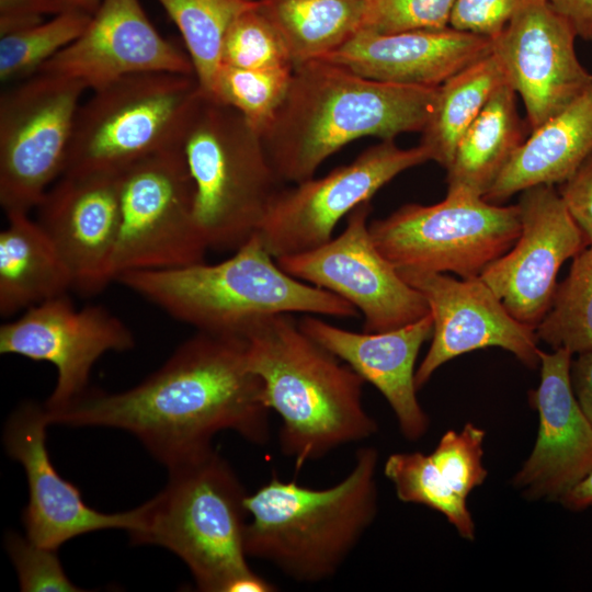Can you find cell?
Here are the masks:
<instances>
[{
  "label": "cell",
  "instance_id": "obj_31",
  "mask_svg": "<svg viewBox=\"0 0 592 592\" xmlns=\"http://www.w3.org/2000/svg\"><path fill=\"white\" fill-rule=\"evenodd\" d=\"M384 474L392 482L400 501L424 504L441 512L462 537L474 539L475 524L466 499L449 486L430 454H391L385 463Z\"/></svg>",
  "mask_w": 592,
  "mask_h": 592
},
{
  "label": "cell",
  "instance_id": "obj_5",
  "mask_svg": "<svg viewBox=\"0 0 592 592\" xmlns=\"http://www.w3.org/2000/svg\"><path fill=\"white\" fill-rule=\"evenodd\" d=\"M378 453L356 451L351 471L323 489L277 475L246 497L251 515L244 533L248 557L265 560L298 582L331 578L375 520Z\"/></svg>",
  "mask_w": 592,
  "mask_h": 592
},
{
  "label": "cell",
  "instance_id": "obj_26",
  "mask_svg": "<svg viewBox=\"0 0 592 592\" xmlns=\"http://www.w3.org/2000/svg\"><path fill=\"white\" fill-rule=\"evenodd\" d=\"M524 140L516 93L506 82L458 141L446 169L447 194L483 198Z\"/></svg>",
  "mask_w": 592,
  "mask_h": 592
},
{
  "label": "cell",
  "instance_id": "obj_40",
  "mask_svg": "<svg viewBox=\"0 0 592 592\" xmlns=\"http://www.w3.org/2000/svg\"><path fill=\"white\" fill-rule=\"evenodd\" d=\"M68 8L60 0H0V36L44 22Z\"/></svg>",
  "mask_w": 592,
  "mask_h": 592
},
{
  "label": "cell",
  "instance_id": "obj_13",
  "mask_svg": "<svg viewBox=\"0 0 592 592\" xmlns=\"http://www.w3.org/2000/svg\"><path fill=\"white\" fill-rule=\"evenodd\" d=\"M372 210L371 202L358 205L338 237L275 260L293 277L353 305L364 317L363 331L385 332L419 320L430 309L375 246L368 228Z\"/></svg>",
  "mask_w": 592,
  "mask_h": 592
},
{
  "label": "cell",
  "instance_id": "obj_37",
  "mask_svg": "<svg viewBox=\"0 0 592 592\" xmlns=\"http://www.w3.org/2000/svg\"><path fill=\"white\" fill-rule=\"evenodd\" d=\"M5 547L15 567L23 592L82 591L67 577L57 549L41 546L16 533L5 536Z\"/></svg>",
  "mask_w": 592,
  "mask_h": 592
},
{
  "label": "cell",
  "instance_id": "obj_41",
  "mask_svg": "<svg viewBox=\"0 0 592 592\" xmlns=\"http://www.w3.org/2000/svg\"><path fill=\"white\" fill-rule=\"evenodd\" d=\"M570 375L576 398L592 425V350L572 361Z\"/></svg>",
  "mask_w": 592,
  "mask_h": 592
},
{
  "label": "cell",
  "instance_id": "obj_14",
  "mask_svg": "<svg viewBox=\"0 0 592 592\" xmlns=\"http://www.w3.org/2000/svg\"><path fill=\"white\" fill-rule=\"evenodd\" d=\"M135 346L128 327L102 306L77 309L67 295L27 308L0 327V353L48 362L57 371L48 411L60 410L86 394L95 362L107 352Z\"/></svg>",
  "mask_w": 592,
  "mask_h": 592
},
{
  "label": "cell",
  "instance_id": "obj_19",
  "mask_svg": "<svg viewBox=\"0 0 592 592\" xmlns=\"http://www.w3.org/2000/svg\"><path fill=\"white\" fill-rule=\"evenodd\" d=\"M49 424L44 405L25 402L4 428L5 449L23 466L27 478L29 503L22 514L26 537L58 549L67 540L94 531H135L140 524V506L119 513L99 512L84 503L76 486L60 477L46 447Z\"/></svg>",
  "mask_w": 592,
  "mask_h": 592
},
{
  "label": "cell",
  "instance_id": "obj_16",
  "mask_svg": "<svg viewBox=\"0 0 592 592\" xmlns=\"http://www.w3.org/2000/svg\"><path fill=\"white\" fill-rule=\"evenodd\" d=\"M398 272L422 294L434 322L430 349L415 371L417 389L449 360L489 346L511 352L530 368L539 365L535 329L516 320L480 276L456 280L412 269Z\"/></svg>",
  "mask_w": 592,
  "mask_h": 592
},
{
  "label": "cell",
  "instance_id": "obj_36",
  "mask_svg": "<svg viewBox=\"0 0 592 592\" xmlns=\"http://www.w3.org/2000/svg\"><path fill=\"white\" fill-rule=\"evenodd\" d=\"M483 440L485 431L467 423L459 432L447 431L430 454L451 487L465 499L487 477Z\"/></svg>",
  "mask_w": 592,
  "mask_h": 592
},
{
  "label": "cell",
  "instance_id": "obj_17",
  "mask_svg": "<svg viewBox=\"0 0 592 592\" xmlns=\"http://www.w3.org/2000/svg\"><path fill=\"white\" fill-rule=\"evenodd\" d=\"M577 33L547 0L527 5L492 38L508 83L521 98L531 132L592 84L576 53Z\"/></svg>",
  "mask_w": 592,
  "mask_h": 592
},
{
  "label": "cell",
  "instance_id": "obj_28",
  "mask_svg": "<svg viewBox=\"0 0 592 592\" xmlns=\"http://www.w3.org/2000/svg\"><path fill=\"white\" fill-rule=\"evenodd\" d=\"M506 82L503 67L492 52L437 87L433 109L421 132L420 141L430 160L445 169L449 167L462 136L492 93Z\"/></svg>",
  "mask_w": 592,
  "mask_h": 592
},
{
  "label": "cell",
  "instance_id": "obj_1",
  "mask_svg": "<svg viewBox=\"0 0 592 592\" xmlns=\"http://www.w3.org/2000/svg\"><path fill=\"white\" fill-rule=\"evenodd\" d=\"M246 350V340L198 331L137 386L86 392L60 410L46 409L49 422L127 431L168 469L213 449L220 431L264 445L271 410Z\"/></svg>",
  "mask_w": 592,
  "mask_h": 592
},
{
  "label": "cell",
  "instance_id": "obj_27",
  "mask_svg": "<svg viewBox=\"0 0 592 592\" xmlns=\"http://www.w3.org/2000/svg\"><path fill=\"white\" fill-rule=\"evenodd\" d=\"M294 67L325 58L362 24L365 0H258Z\"/></svg>",
  "mask_w": 592,
  "mask_h": 592
},
{
  "label": "cell",
  "instance_id": "obj_35",
  "mask_svg": "<svg viewBox=\"0 0 592 592\" xmlns=\"http://www.w3.org/2000/svg\"><path fill=\"white\" fill-rule=\"evenodd\" d=\"M456 0H365L360 30L382 34L449 27Z\"/></svg>",
  "mask_w": 592,
  "mask_h": 592
},
{
  "label": "cell",
  "instance_id": "obj_23",
  "mask_svg": "<svg viewBox=\"0 0 592 592\" xmlns=\"http://www.w3.org/2000/svg\"><path fill=\"white\" fill-rule=\"evenodd\" d=\"M490 53V38L452 27L392 34L358 30L321 59L372 80L436 88Z\"/></svg>",
  "mask_w": 592,
  "mask_h": 592
},
{
  "label": "cell",
  "instance_id": "obj_4",
  "mask_svg": "<svg viewBox=\"0 0 592 592\" xmlns=\"http://www.w3.org/2000/svg\"><path fill=\"white\" fill-rule=\"evenodd\" d=\"M115 282L197 331L242 340L257 322L273 315L358 314L338 295L282 270L258 234L219 263L128 271Z\"/></svg>",
  "mask_w": 592,
  "mask_h": 592
},
{
  "label": "cell",
  "instance_id": "obj_21",
  "mask_svg": "<svg viewBox=\"0 0 592 592\" xmlns=\"http://www.w3.org/2000/svg\"><path fill=\"white\" fill-rule=\"evenodd\" d=\"M572 353L539 352L540 382L531 392L539 415L534 448L513 483L534 500H559L592 471V425L571 383Z\"/></svg>",
  "mask_w": 592,
  "mask_h": 592
},
{
  "label": "cell",
  "instance_id": "obj_3",
  "mask_svg": "<svg viewBox=\"0 0 592 592\" xmlns=\"http://www.w3.org/2000/svg\"><path fill=\"white\" fill-rule=\"evenodd\" d=\"M266 406L282 420V453L299 469L377 432L362 402L365 380L311 339L292 314L269 316L244 338Z\"/></svg>",
  "mask_w": 592,
  "mask_h": 592
},
{
  "label": "cell",
  "instance_id": "obj_43",
  "mask_svg": "<svg viewBox=\"0 0 592 592\" xmlns=\"http://www.w3.org/2000/svg\"><path fill=\"white\" fill-rule=\"evenodd\" d=\"M562 505L572 511H580L592 505V471L561 499Z\"/></svg>",
  "mask_w": 592,
  "mask_h": 592
},
{
  "label": "cell",
  "instance_id": "obj_39",
  "mask_svg": "<svg viewBox=\"0 0 592 592\" xmlns=\"http://www.w3.org/2000/svg\"><path fill=\"white\" fill-rule=\"evenodd\" d=\"M557 191L588 246H592V153Z\"/></svg>",
  "mask_w": 592,
  "mask_h": 592
},
{
  "label": "cell",
  "instance_id": "obj_22",
  "mask_svg": "<svg viewBox=\"0 0 592 592\" xmlns=\"http://www.w3.org/2000/svg\"><path fill=\"white\" fill-rule=\"evenodd\" d=\"M298 322L311 339L380 391L406 439L423 436L429 419L417 399L414 364L421 346L433 334L431 312L385 332H354L312 315H304Z\"/></svg>",
  "mask_w": 592,
  "mask_h": 592
},
{
  "label": "cell",
  "instance_id": "obj_11",
  "mask_svg": "<svg viewBox=\"0 0 592 592\" xmlns=\"http://www.w3.org/2000/svg\"><path fill=\"white\" fill-rule=\"evenodd\" d=\"M121 225L112 276L203 262L208 250L194 220L193 183L181 149H168L118 173Z\"/></svg>",
  "mask_w": 592,
  "mask_h": 592
},
{
  "label": "cell",
  "instance_id": "obj_38",
  "mask_svg": "<svg viewBox=\"0 0 592 592\" xmlns=\"http://www.w3.org/2000/svg\"><path fill=\"white\" fill-rule=\"evenodd\" d=\"M536 1L538 0H456L449 27L492 39L516 13Z\"/></svg>",
  "mask_w": 592,
  "mask_h": 592
},
{
  "label": "cell",
  "instance_id": "obj_15",
  "mask_svg": "<svg viewBox=\"0 0 592 592\" xmlns=\"http://www.w3.org/2000/svg\"><path fill=\"white\" fill-rule=\"evenodd\" d=\"M521 193V234L480 277L516 320L536 329L551 305L560 266L589 246L555 186Z\"/></svg>",
  "mask_w": 592,
  "mask_h": 592
},
{
  "label": "cell",
  "instance_id": "obj_9",
  "mask_svg": "<svg viewBox=\"0 0 592 592\" xmlns=\"http://www.w3.org/2000/svg\"><path fill=\"white\" fill-rule=\"evenodd\" d=\"M368 228L377 249L397 270L474 278L513 247L521 216L517 204L501 206L446 193L433 205L406 204Z\"/></svg>",
  "mask_w": 592,
  "mask_h": 592
},
{
  "label": "cell",
  "instance_id": "obj_18",
  "mask_svg": "<svg viewBox=\"0 0 592 592\" xmlns=\"http://www.w3.org/2000/svg\"><path fill=\"white\" fill-rule=\"evenodd\" d=\"M39 72L61 75L92 91L138 73L194 76L187 53L156 30L139 0H102L84 31Z\"/></svg>",
  "mask_w": 592,
  "mask_h": 592
},
{
  "label": "cell",
  "instance_id": "obj_25",
  "mask_svg": "<svg viewBox=\"0 0 592 592\" xmlns=\"http://www.w3.org/2000/svg\"><path fill=\"white\" fill-rule=\"evenodd\" d=\"M0 232V315L66 295L72 289L69 271L55 244L29 214L7 216Z\"/></svg>",
  "mask_w": 592,
  "mask_h": 592
},
{
  "label": "cell",
  "instance_id": "obj_30",
  "mask_svg": "<svg viewBox=\"0 0 592 592\" xmlns=\"http://www.w3.org/2000/svg\"><path fill=\"white\" fill-rule=\"evenodd\" d=\"M538 340L570 353L592 350V246L578 253L535 329Z\"/></svg>",
  "mask_w": 592,
  "mask_h": 592
},
{
  "label": "cell",
  "instance_id": "obj_24",
  "mask_svg": "<svg viewBox=\"0 0 592 592\" xmlns=\"http://www.w3.org/2000/svg\"><path fill=\"white\" fill-rule=\"evenodd\" d=\"M592 153V84L532 130L483 200L500 204L536 185L562 183Z\"/></svg>",
  "mask_w": 592,
  "mask_h": 592
},
{
  "label": "cell",
  "instance_id": "obj_12",
  "mask_svg": "<svg viewBox=\"0 0 592 592\" xmlns=\"http://www.w3.org/2000/svg\"><path fill=\"white\" fill-rule=\"evenodd\" d=\"M430 161L421 145L400 148L395 139L362 151L353 161L283 187L271 204L258 236L275 259L320 247L338 223L401 172Z\"/></svg>",
  "mask_w": 592,
  "mask_h": 592
},
{
  "label": "cell",
  "instance_id": "obj_7",
  "mask_svg": "<svg viewBox=\"0 0 592 592\" xmlns=\"http://www.w3.org/2000/svg\"><path fill=\"white\" fill-rule=\"evenodd\" d=\"M193 215L208 249L237 250L258 234L284 181L261 135L235 109L202 92L182 134Z\"/></svg>",
  "mask_w": 592,
  "mask_h": 592
},
{
  "label": "cell",
  "instance_id": "obj_33",
  "mask_svg": "<svg viewBox=\"0 0 592 592\" xmlns=\"http://www.w3.org/2000/svg\"><path fill=\"white\" fill-rule=\"evenodd\" d=\"M293 67L241 69L221 65L212 99L239 112L261 136L281 107Z\"/></svg>",
  "mask_w": 592,
  "mask_h": 592
},
{
  "label": "cell",
  "instance_id": "obj_29",
  "mask_svg": "<svg viewBox=\"0 0 592 592\" xmlns=\"http://www.w3.org/2000/svg\"><path fill=\"white\" fill-rule=\"evenodd\" d=\"M182 35L201 92L212 98L226 34L258 0H157Z\"/></svg>",
  "mask_w": 592,
  "mask_h": 592
},
{
  "label": "cell",
  "instance_id": "obj_10",
  "mask_svg": "<svg viewBox=\"0 0 592 592\" xmlns=\"http://www.w3.org/2000/svg\"><path fill=\"white\" fill-rule=\"evenodd\" d=\"M86 87L52 72L16 82L0 96V204L29 214L65 171Z\"/></svg>",
  "mask_w": 592,
  "mask_h": 592
},
{
  "label": "cell",
  "instance_id": "obj_44",
  "mask_svg": "<svg viewBox=\"0 0 592 592\" xmlns=\"http://www.w3.org/2000/svg\"><path fill=\"white\" fill-rule=\"evenodd\" d=\"M68 9L80 10L93 14L102 0H60Z\"/></svg>",
  "mask_w": 592,
  "mask_h": 592
},
{
  "label": "cell",
  "instance_id": "obj_20",
  "mask_svg": "<svg viewBox=\"0 0 592 592\" xmlns=\"http://www.w3.org/2000/svg\"><path fill=\"white\" fill-rule=\"evenodd\" d=\"M38 224L61 255L72 289L101 292L113 281L119 225L118 174H62L37 205Z\"/></svg>",
  "mask_w": 592,
  "mask_h": 592
},
{
  "label": "cell",
  "instance_id": "obj_8",
  "mask_svg": "<svg viewBox=\"0 0 592 592\" xmlns=\"http://www.w3.org/2000/svg\"><path fill=\"white\" fill-rule=\"evenodd\" d=\"M201 94L193 75L147 72L92 91L81 103L64 174H118L180 146Z\"/></svg>",
  "mask_w": 592,
  "mask_h": 592
},
{
  "label": "cell",
  "instance_id": "obj_42",
  "mask_svg": "<svg viewBox=\"0 0 592 592\" xmlns=\"http://www.w3.org/2000/svg\"><path fill=\"white\" fill-rule=\"evenodd\" d=\"M574 29L577 36L592 41V0H547Z\"/></svg>",
  "mask_w": 592,
  "mask_h": 592
},
{
  "label": "cell",
  "instance_id": "obj_32",
  "mask_svg": "<svg viewBox=\"0 0 592 592\" xmlns=\"http://www.w3.org/2000/svg\"><path fill=\"white\" fill-rule=\"evenodd\" d=\"M91 15L68 9L48 21L0 36V80L19 82L38 73L84 31Z\"/></svg>",
  "mask_w": 592,
  "mask_h": 592
},
{
  "label": "cell",
  "instance_id": "obj_34",
  "mask_svg": "<svg viewBox=\"0 0 592 592\" xmlns=\"http://www.w3.org/2000/svg\"><path fill=\"white\" fill-rule=\"evenodd\" d=\"M221 65L241 69L294 68L281 35L260 11L259 1L230 25Z\"/></svg>",
  "mask_w": 592,
  "mask_h": 592
},
{
  "label": "cell",
  "instance_id": "obj_6",
  "mask_svg": "<svg viewBox=\"0 0 592 592\" xmlns=\"http://www.w3.org/2000/svg\"><path fill=\"white\" fill-rule=\"evenodd\" d=\"M169 481L141 508L135 544L162 546L190 569L203 592H231L255 572L248 565L247 492L214 448L169 468Z\"/></svg>",
  "mask_w": 592,
  "mask_h": 592
},
{
  "label": "cell",
  "instance_id": "obj_2",
  "mask_svg": "<svg viewBox=\"0 0 592 592\" xmlns=\"http://www.w3.org/2000/svg\"><path fill=\"white\" fill-rule=\"evenodd\" d=\"M436 91L372 80L325 59L311 60L294 67L287 94L261 137L280 178L298 183L353 140L421 133Z\"/></svg>",
  "mask_w": 592,
  "mask_h": 592
}]
</instances>
